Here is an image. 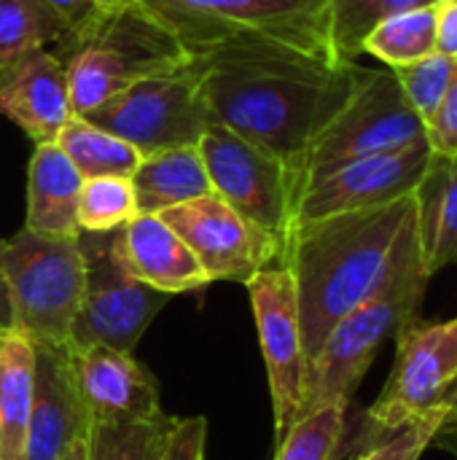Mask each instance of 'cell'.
I'll use <instances>...</instances> for the list:
<instances>
[{
    "label": "cell",
    "instance_id": "6da1fadb",
    "mask_svg": "<svg viewBox=\"0 0 457 460\" xmlns=\"http://www.w3.org/2000/svg\"><path fill=\"white\" fill-rule=\"evenodd\" d=\"M213 124L299 162L353 94L361 65L291 46H234L197 57Z\"/></svg>",
    "mask_w": 457,
    "mask_h": 460
},
{
    "label": "cell",
    "instance_id": "7a4b0ae2",
    "mask_svg": "<svg viewBox=\"0 0 457 460\" xmlns=\"http://www.w3.org/2000/svg\"><path fill=\"white\" fill-rule=\"evenodd\" d=\"M412 224V194L388 205L294 224L283 267L296 283L307 361L329 332L382 286Z\"/></svg>",
    "mask_w": 457,
    "mask_h": 460
},
{
    "label": "cell",
    "instance_id": "3957f363",
    "mask_svg": "<svg viewBox=\"0 0 457 460\" xmlns=\"http://www.w3.org/2000/svg\"><path fill=\"white\" fill-rule=\"evenodd\" d=\"M54 57L67 70L73 116L140 78L191 62L180 40L140 0H121L70 27L57 40Z\"/></svg>",
    "mask_w": 457,
    "mask_h": 460
},
{
    "label": "cell",
    "instance_id": "277c9868",
    "mask_svg": "<svg viewBox=\"0 0 457 460\" xmlns=\"http://www.w3.org/2000/svg\"><path fill=\"white\" fill-rule=\"evenodd\" d=\"M426 286L428 275L423 270L417 232L412 224L382 286L364 305L347 313L307 361L299 418L329 404L350 407V399L374 364L380 348L415 321Z\"/></svg>",
    "mask_w": 457,
    "mask_h": 460
},
{
    "label": "cell",
    "instance_id": "5b68a950",
    "mask_svg": "<svg viewBox=\"0 0 457 460\" xmlns=\"http://www.w3.org/2000/svg\"><path fill=\"white\" fill-rule=\"evenodd\" d=\"M191 54L234 46H291L337 57L329 0H140Z\"/></svg>",
    "mask_w": 457,
    "mask_h": 460
},
{
    "label": "cell",
    "instance_id": "8992f818",
    "mask_svg": "<svg viewBox=\"0 0 457 460\" xmlns=\"http://www.w3.org/2000/svg\"><path fill=\"white\" fill-rule=\"evenodd\" d=\"M0 288L8 332L30 342H65L83 294L78 237L57 240L22 229L0 240Z\"/></svg>",
    "mask_w": 457,
    "mask_h": 460
},
{
    "label": "cell",
    "instance_id": "52a82bcc",
    "mask_svg": "<svg viewBox=\"0 0 457 460\" xmlns=\"http://www.w3.org/2000/svg\"><path fill=\"white\" fill-rule=\"evenodd\" d=\"M457 383V318L444 323H407L396 334V361L380 399L364 412L339 458H358L369 447L439 407Z\"/></svg>",
    "mask_w": 457,
    "mask_h": 460
},
{
    "label": "cell",
    "instance_id": "ba28073f",
    "mask_svg": "<svg viewBox=\"0 0 457 460\" xmlns=\"http://www.w3.org/2000/svg\"><path fill=\"white\" fill-rule=\"evenodd\" d=\"M417 140H426L423 119L407 102L393 70L364 67L347 102L304 151L299 162V194L310 181L347 162L399 151Z\"/></svg>",
    "mask_w": 457,
    "mask_h": 460
},
{
    "label": "cell",
    "instance_id": "9c48e42d",
    "mask_svg": "<svg viewBox=\"0 0 457 460\" xmlns=\"http://www.w3.org/2000/svg\"><path fill=\"white\" fill-rule=\"evenodd\" d=\"M83 119L127 140L143 156L197 146L213 124L202 97V65L191 57V62L178 70L140 78L86 111Z\"/></svg>",
    "mask_w": 457,
    "mask_h": 460
},
{
    "label": "cell",
    "instance_id": "30bf717a",
    "mask_svg": "<svg viewBox=\"0 0 457 460\" xmlns=\"http://www.w3.org/2000/svg\"><path fill=\"white\" fill-rule=\"evenodd\" d=\"M83 259V294L73 318L67 348H113L135 353L140 337L167 305L159 294L129 275L119 256V229L113 232H78Z\"/></svg>",
    "mask_w": 457,
    "mask_h": 460
},
{
    "label": "cell",
    "instance_id": "8fae6325",
    "mask_svg": "<svg viewBox=\"0 0 457 460\" xmlns=\"http://www.w3.org/2000/svg\"><path fill=\"white\" fill-rule=\"evenodd\" d=\"M197 148L213 194L286 245L299 199V181L291 164L221 124H210Z\"/></svg>",
    "mask_w": 457,
    "mask_h": 460
},
{
    "label": "cell",
    "instance_id": "7c38bea8",
    "mask_svg": "<svg viewBox=\"0 0 457 460\" xmlns=\"http://www.w3.org/2000/svg\"><path fill=\"white\" fill-rule=\"evenodd\" d=\"M267 364L277 442L296 423L304 399L307 356L302 340L299 296L288 267H267L245 283Z\"/></svg>",
    "mask_w": 457,
    "mask_h": 460
},
{
    "label": "cell",
    "instance_id": "4fadbf2b",
    "mask_svg": "<svg viewBox=\"0 0 457 460\" xmlns=\"http://www.w3.org/2000/svg\"><path fill=\"white\" fill-rule=\"evenodd\" d=\"M191 248L207 283H248L267 267H280L286 245L242 218L218 194H207L159 213Z\"/></svg>",
    "mask_w": 457,
    "mask_h": 460
},
{
    "label": "cell",
    "instance_id": "5bb4252c",
    "mask_svg": "<svg viewBox=\"0 0 457 460\" xmlns=\"http://www.w3.org/2000/svg\"><path fill=\"white\" fill-rule=\"evenodd\" d=\"M428 159H431L428 140H417L399 151L347 162L310 181L302 189L296 199L294 224L350 213V210H366L409 197L420 183Z\"/></svg>",
    "mask_w": 457,
    "mask_h": 460
},
{
    "label": "cell",
    "instance_id": "9a60e30c",
    "mask_svg": "<svg viewBox=\"0 0 457 460\" xmlns=\"http://www.w3.org/2000/svg\"><path fill=\"white\" fill-rule=\"evenodd\" d=\"M70 353L89 426L148 423L164 415L156 377L132 353L102 345Z\"/></svg>",
    "mask_w": 457,
    "mask_h": 460
},
{
    "label": "cell",
    "instance_id": "2e32d148",
    "mask_svg": "<svg viewBox=\"0 0 457 460\" xmlns=\"http://www.w3.org/2000/svg\"><path fill=\"white\" fill-rule=\"evenodd\" d=\"M32 407L22 460H62L70 445L89 431L73 353L65 342H32Z\"/></svg>",
    "mask_w": 457,
    "mask_h": 460
},
{
    "label": "cell",
    "instance_id": "e0dca14e",
    "mask_svg": "<svg viewBox=\"0 0 457 460\" xmlns=\"http://www.w3.org/2000/svg\"><path fill=\"white\" fill-rule=\"evenodd\" d=\"M0 113L38 143H54L73 116L70 81L54 51L30 49L0 70Z\"/></svg>",
    "mask_w": 457,
    "mask_h": 460
},
{
    "label": "cell",
    "instance_id": "ac0fdd59",
    "mask_svg": "<svg viewBox=\"0 0 457 460\" xmlns=\"http://www.w3.org/2000/svg\"><path fill=\"white\" fill-rule=\"evenodd\" d=\"M119 256L132 278L175 296L207 286V275L180 234L154 213H137L119 229Z\"/></svg>",
    "mask_w": 457,
    "mask_h": 460
},
{
    "label": "cell",
    "instance_id": "d6986e66",
    "mask_svg": "<svg viewBox=\"0 0 457 460\" xmlns=\"http://www.w3.org/2000/svg\"><path fill=\"white\" fill-rule=\"evenodd\" d=\"M81 172L57 143H38L27 172V218L24 229L40 237H78Z\"/></svg>",
    "mask_w": 457,
    "mask_h": 460
},
{
    "label": "cell",
    "instance_id": "ffe728a7",
    "mask_svg": "<svg viewBox=\"0 0 457 460\" xmlns=\"http://www.w3.org/2000/svg\"><path fill=\"white\" fill-rule=\"evenodd\" d=\"M415 197V232L426 275L457 261V154H434Z\"/></svg>",
    "mask_w": 457,
    "mask_h": 460
},
{
    "label": "cell",
    "instance_id": "44dd1931",
    "mask_svg": "<svg viewBox=\"0 0 457 460\" xmlns=\"http://www.w3.org/2000/svg\"><path fill=\"white\" fill-rule=\"evenodd\" d=\"M137 213H164L175 205L213 194L205 162L197 146L156 151L140 159L132 172Z\"/></svg>",
    "mask_w": 457,
    "mask_h": 460
},
{
    "label": "cell",
    "instance_id": "7402d4cb",
    "mask_svg": "<svg viewBox=\"0 0 457 460\" xmlns=\"http://www.w3.org/2000/svg\"><path fill=\"white\" fill-rule=\"evenodd\" d=\"M32 342L0 332V460H22L32 407Z\"/></svg>",
    "mask_w": 457,
    "mask_h": 460
},
{
    "label": "cell",
    "instance_id": "603a6c76",
    "mask_svg": "<svg viewBox=\"0 0 457 460\" xmlns=\"http://www.w3.org/2000/svg\"><path fill=\"white\" fill-rule=\"evenodd\" d=\"M54 143L73 162L81 178H132L143 159V154L135 146L94 127L83 116H70Z\"/></svg>",
    "mask_w": 457,
    "mask_h": 460
},
{
    "label": "cell",
    "instance_id": "cb8c5ba5",
    "mask_svg": "<svg viewBox=\"0 0 457 460\" xmlns=\"http://www.w3.org/2000/svg\"><path fill=\"white\" fill-rule=\"evenodd\" d=\"M436 51V3L415 5L377 22L364 38V54L385 62L391 70L412 65Z\"/></svg>",
    "mask_w": 457,
    "mask_h": 460
},
{
    "label": "cell",
    "instance_id": "d4e9b609",
    "mask_svg": "<svg viewBox=\"0 0 457 460\" xmlns=\"http://www.w3.org/2000/svg\"><path fill=\"white\" fill-rule=\"evenodd\" d=\"M67 22L46 0H0V70L30 49L57 43Z\"/></svg>",
    "mask_w": 457,
    "mask_h": 460
},
{
    "label": "cell",
    "instance_id": "484cf974",
    "mask_svg": "<svg viewBox=\"0 0 457 460\" xmlns=\"http://www.w3.org/2000/svg\"><path fill=\"white\" fill-rule=\"evenodd\" d=\"M347 434V407L329 404L302 415L277 442L275 460H337Z\"/></svg>",
    "mask_w": 457,
    "mask_h": 460
},
{
    "label": "cell",
    "instance_id": "4316f807",
    "mask_svg": "<svg viewBox=\"0 0 457 460\" xmlns=\"http://www.w3.org/2000/svg\"><path fill=\"white\" fill-rule=\"evenodd\" d=\"M426 3H436V0H329L334 51L342 59L356 62V57L364 54V38L377 22Z\"/></svg>",
    "mask_w": 457,
    "mask_h": 460
},
{
    "label": "cell",
    "instance_id": "83f0119b",
    "mask_svg": "<svg viewBox=\"0 0 457 460\" xmlns=\"http://www.w3.org/2000/svg\"><path fill=\"white\" fill-rule=\"evenodd\" d=\"M175 420L162 415L148 423L127 426H89V460H156Z\"/></svg>",
    "mask_w": 457,
    "mask_h": 460
},
{
    "label": "cell",
    "instance_id": "f1b7e54d",
    "mask_svg": "<svg viewBox=\"0 0 457 460\" xmlns=\"http://www.w3.org/2000/svg\"><path fill=\"white\" fill-rule=\"evenodd\" d=\"M137 216L135 189L129 178H83L78 194V229L113 232Z\"/></svg>",
    "mask_w": 457,
    "mask_h": 460
},
{
    "label": "cell",
    "instance_id": "f546056e",
    "mask_svg": "<svg viewBox=\"0 0 457 460\" xmlns=\"http://www.w3.org/2000/svg\"><path fill=\"white\" fill-rule=\"evenodd\" d=\"M455 70V57L442 54V51H434V54L423 57L417 62H412V65L393 67V75H396L407 102L423 119V127L436 113L439 102L444 100V94H447V89L453 84Z\"/></svg>",
    "mask_w": 457,
    "mask_h": 460
},
{
    "label": "cell",
    "instance_id": "4dcf8cb0",
    "mask_svg": "<svg viewBox=\"0 0 457 460\" xmlns=\"http://www.w3.org/2000/svg\"><path fill=\"white\" fill-rule=\"evenodd\" d=\"M447 420H450V404L444 399L439 407L428 410L426 415L404 426L399 434L361 453L358 460H420L423 453L434 445V439H439Z\"/></svg>",
    "mask_w": 457,
    "mask_h": 460
},
{
    "label": "cell",
    "instance_id": "1f68e13d",
    "mask_svg": "<svg viewBox=\"0 0 457 460\" xmlns=\"http://www.w3.org/2000/svg\"><path fill=\"white\" fill-rule=\"evenodd\" d=\"M205 447H207V420L202 415L180 418L175 420L156 460H205Z\"/></svg>",
    "mask_w": 457,
    "mask_h": 460
},
{
    "label": "cell",
    "instance_id": "d6a6232c",
    "mask_svg": "<svg viewBox=\"0 0 457 460\" xmlns=\"http://www.w3.org/2000/svg\"><path fill=\"white\" fill-rule=\"evenodd\" d=\"M426 140L434 154H457V70L436 113L426 121Z\"/></svg>",
    "mask_w": 457,
    "mask_h": 460
},
{
    "label": "cell",
    "instance_id": "836d02e7",
    "mask_svg": "<svg viewBox=\"0 0 457 460\" xmlns=\"http://www.w3.org/2000/svg\"><path fill=\"white\" fill-rule=\"evenodd\" d=\"M436 51L457 59V0H436Z\"/></svg>",
    "mask_w": 457,
    "mask_h": 460
},
{
    "label": "cell",
    "instance_id": "e575fe53",
    "mask_svg": "<svg viewBox=\"0 0 457 460\" xmlns=\"http://www.w3.org/2000/svg\"><path fill=\"white\" fill-rule=\"evenodd\" d=\"M46 3L51 8H57V13L67 22V30H70V27L81 24L83 19L94 16L97 11L110 8V5H116L121 0H46Z\"/></svg>",
    "mask_w": 457,
    "mask_h": 460
},
{
    "label": "cell",
    "instance_id": "d590c367",
    "mask_svg": "<svg viewBox=\"0 0 457 460\" xmlns=\"http://www.w3.org/2000/svg\"><path fill=\"white\" fill-rule=\"evenodd\" d=\"M62 460H89V447H86V437H81V439H75L73 445H70V450L62 456Z\"/></svg>",
    "mask_w": 457,
    "mask_h": 460
},
{
    "label": "cell",
    "instance_id": "8d00e7d4",
    "mask_svg": "<svg viewBox=\"0 0 457 460\" xmlns=\"http://www.w3.org/2000/svg\"><path fill=\"white\" fill-rule=\"evenodd\" d=\"M0 332H8V313H5V296L0 288Z\"/></svg>",
    "mask_w": 457,
    "mask_h": 460
},
{
    "label": "cell",
    "instance_id": "74e56055",
    "mask_svg": "<svg viewBox=\"0 0 457 460\" xmlns=\"http://www.w3.org/2000/svg\"><path fill=\"white\" fill-rule=\"evenodd\" d=\"M453 429L457 431V410H453V407H450V420H447V426H444L442 431H453Z\"/></svg>",
    "mask_w": 457,
    "mask_h": 460
},
{
    "label": "cell",
    "instance_id": "f35d334b",
    "mask_svg": "<svg viewBox=\"0 0 457 460\" xmlns=\"http://www.w3.org/2000/svg\"><path fill=\"white\" fill-rule=\"evenodd\" d=\"M447 402H450V407H453V410H457V383H455V388L447 394Z\"/></svg>",
    "mask_w": 457,
    "mask_h": 460
}]
</instances>
